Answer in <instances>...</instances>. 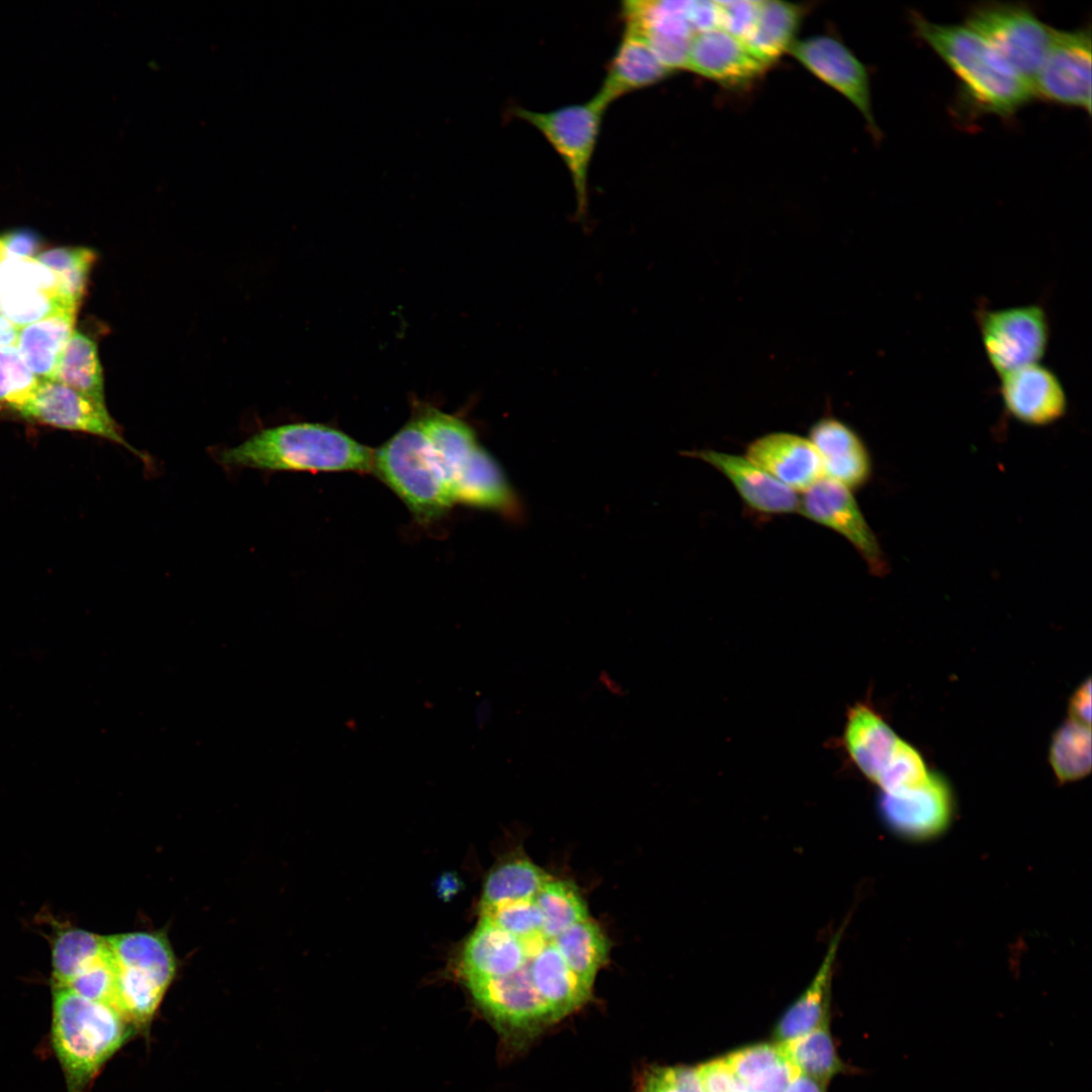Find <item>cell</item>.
Listing matches in <instances>:
<instances>
[{
    "label": "cell",
    "mask_w": 1092,
    "mask_h": 1092,
    "mask_svg": "<svg viewBox=\"0 0 1092 1092\" xmlns=\"http://www.w3.org/2000/svg\"><path fill=\"white\" fill-rule=\"evenodd\" d=\"M909 18L915 35L959 80L961 109L1010 117L1034 97L1031 84L968 25L935 23L915 11Z\"/></svg>",
    "instance_id": "1"
},
{
    "label": "cell",
    "mask_w": 1092,
    "mask_h": 1092,
    "mask_svg": "<svg viewBox=\"0 0 1092 1092\" xmlns=\"http://www.w3.org/2000/svg\"><path fill=\"white\" fill-rule=\"evenodd\" d=\"M217 460L237 468L366 473L372 470L373 451L333 427L294 423L262 430L224 448Z\"/></svg>",
    "instance_id": "2"
},
{
    "label": "cell",
    "mask_w": 1092,
    "mask_h": 1092,
    "mask_svg": "<svg viewBox=\"0 0 1092 1092\" xmlns=\"http://www.w3.org/2000/svg\"><path fill=\"white\" fill-rule=\"evenodd\" d=\"M134 1029L112 1005L55 987L52 1038L69 1092H81Z\"/></svg>",
    "instance_id": "3"
},
{
    "label": "cell",
    "mask_w": 1092,
    "mask_h": 1092,
    "mask_svg": "<svg viewBox=\"0 0 1092 1092\" xmlns=\"http://www.w3.org/2000/svg\"><path fill=\"white\" fill-rule=\"evenodd\" d=\"M372 470L420 523L436 522L454 505L430 443L415 415L373 452Z\"/></svg>",
    "instance_id": "4"
},
{
    "label": "cell",
    "mask_w": 1092,
    "mask_h": 1092,
    "mask_svg": "<svg viewBox=\"0 0 1092 1092\" xmlns=\"http://www.w3.org/2000/svg\"><path fill=\"white\" fill-rule=\"evenodd\" d=\"M607 106L592 99L549 111L515 107L513 113L536 128L554 149L569 172L576 199V216L588 207V172Z\"/></svg>",
    "instance_id": "5"
},
{
    "label": "cell",
    "mask_w": 1092,
    "mask_h": 1092,
    "mask_svg": "<svg viewBox=\"0 0 1092 1092\" xmlns=\"http://www.w3.org/2000/svg\"><path fill=\"white\" fill-rule=\"evenodd\" d=\"M966 21L1032 86L1054 33L1033 8L1023 3L985 2L972 7Z\"/></svg>",
    "instance_id": "6"
},
{
    "label": "cell",
    "mask_w": 1092,
    "mask_h": 1092,
    "mask_svg": "<svg viewBox=\"0 0 1092 1092\" xmlns=\"http://www.w3.org/2000/svg\"><path fill=\"white\" fill-rule=\"evenodd\" d=\"M985 356L998 374L1038 363L1051 338L1049 315L1043 306L1031 303L976 312Z\"/></svg>",
    "instance_id": "7"
},
{
    "label": "cell",
    "mask_w": 1092,
    "mask_h": 1092,
    "mask_svg": "<svg viewBox=\"0 0 1092 1092\" xmlns=\"http://www.w3.org/2000/svg\"><path fill=\"white\" fill-rule=\"evenodd\" d=\"M465 983L479 1008L513 1043H523L557 1022L527 965L505 976Z\"/></svg>",
    "instance_id": "8"
},
{
    "label": "cell",
    "mask_w": 1092,
    "mask_h": 1092,
    "mask_svg": "<svg viewBox=\"0 0 1092 1092\" xmlns=\"http://www.w3.org/2000/svg\"><path fill=\"white\" fill-rule=\"evenodd\" d=\"M1091 28H1054L1049 51L1032 81L1034 97L1091 112Z\"/></svg>",
    "instance_id": "9"
},
{
    "label": "cell",
    "mask_w": 1092,
    "mask_h": 1092,
    "mask_svg": "<svg viewBox=\"0 0 1092 1092\" xmlns=\"http://www.w3.org/2000/svg\"><path fill=\"white\" fill-rule=\"evenodd\" d=\"M16 413L33 423L101 437L146 459L125 441L104 403L59 381L40 379L33 396Z\"/></svg>",
    "instance_id": "10"
},
{
    "label": "cell",
    "mask_w": 1092,
    "mask_h": 1092,
    "mask_svg": "<svg viewBox=\"0 0 1092 1092\" xmlns=\"http://www.w3.org/2000/svg\"><path fill=\"white\" fill-rule=\"evenodd\" d=\"M789 54L818 80L846 98L862 115L873 135L880 136L872 109L869 73L850 49L832 35L816 34L797 39Z\"/></svg>",
    "instance_id": "11"
},
{
    "label": "cell",
    "mask_w": 1092,
    "mask_h": 1092,
    "mask_svg": "<svg viewBox=\"0 0 1092 1092\" xmlns=\"http://www.w3.org/2000/svg\"><path fill=\"white\" fill-rule=\"evenodd\" d=\"M799 512L844 537L873 574L883 575L889 571V564L876 535L850 489L843 484L824 476L804 491Z\"/></svg>",
    "instance_id": "12"
},
{
    "label": "cell",
    "mask_w": 1092,
    "mask_h": 1092,
    "mask_svg": "<svg viewBox=\"0 0 1092 1092\" xmlns=\"http://www.w3.org/2000/svg\"><path fill=\"white\" fill-rule=\"evenodd\" d=\"M999 394L1006 413L1031 427H1044L1063 419L1068 395L1059 376L1040 362L999 375Z\"/></svg>",
    "instance_id": "13"
},
{
    "label": "cell",
    "mask_w": 1092,
    "mask_h": 1092,
    "mask_svg": "<svg viewBox=\"0 0 1092 1092\" xmlns=\"http://www.w3.org/2000/svg\"><path fill=\"white\" fill-rule=\"evenodd\" d=\"M691 1H629L624 3L625 26L639 32L659 61L675 73L685 70L690 42L696 34Z\"/></svg>",
    "instance_id": "14"
},
{
    "label": "cell",
    "mask_w": 1092,
    "mask_h": 1092,
    "mask_svg": "<svg viewBox=\"0 0 1092 1092\" xmlns=\"http://www.w3.org/2000/svg\"><path fill=\"white\" fill-rule=\"evenodd\" d=\"M768 68L741 39L721 28L693 36L685 66V70L728 88L748 86Z\"/></svg>",
    "instance_id": "15"
},
{
    "label": "cell",
    "mask_w": 1092,
    "mask_h": 1092,
    "mask_svg": "<svg viewBox=\"0 0 1092 1092\" xmlns=\"http://www.w3.org/2000/svg\"><path fill=\"white\" fill-rule=\"evenodd\" d=\"M879 810L892 831L911 840H924L945 830L953 810L946 782L931 775L928 783L901 795L883 794Z\"/></svg>",
    "instance_id": "16"
},
{
    "label": "cell",
    "mask_w": 1092,
    "mask_h": 1092,
    "mask_svg": "<svg viewBox=\"0 0 1092 1092\" xmlns=\"http://www.w3.org/2000/svg\"><path fill=\"white\" fill-rule=\"evenodd\" d=\"M745 457L794 491H806L825 475L814 445L796 434L761 436L748 444Z\"/></svg>",
    "instance_id": "17"
},
{
    "label": "cell",
    "mask_w": 1092,
    "mask_h": 1092,
    "mask_svg": "<svg viewBox=\"0 0 1092 1092\" xmlns=\"http://www.w3.org/2000/svg\"><path fill=\"white\" fill-rule=\"evenodd\" d=\"M687 455L698 458L721 472L743 502L756 512L781 515L799 511L800 499L796 491L774 478L745 456L713 449L695 450L688 452Z\"/></svg>",
    "instance_id": "18"
},
{
    "label": "cell",
    "mask_w": 1092,
    "mask_h": 1092,
    "mask_svg": "<svg viewBox=\"0 0 1092 1092\" xmlns=\"http://www.w3.org/2000/svg\"><path fill=\"white\" fill-rule=\"evenodd\" d=\"M824 474L849 489L864 485L872 475V459L861 438L835 418H823L810 429Z\"/></svg>",
    "instance_id": "19"
},
{
    "label": "cell",
    "mask_w": 1092,
    "mask_h": 1092,
    "mask_svg": "<svg viewBox=\"0 0 1092 1092\" xmlns=\"http://www.w3.org/2000/svg\"><path fill=\"white\" fill-rule=\"evenodd\" d=\"M672 74L673 72L659 61L645 38L636 30L625 26L596 96L609 106L615 100L656 85Z\"/></svg>",
    "instance_id": "20"
},
{
    "label": "cell",
    "mask_w": 1092,
    "mask_h": 1092,
    "mask_svg": "<svg viewBox=\"0 0 1092 1092\" xmlns=\"http://www.w3.org/2000/svg\"><path fill=\"white\" fill-rule=\"evenodd\" d=\"M842 930L832 936L809 986L778 1021L774 1030L776 1042L789 1041L830 1022L832 978Z\"/></svg>",
    "instance_id": "21"
},
{
    "label": "cell",
    "mask_w": 1092,
    "mask_h": 1092,
    "mask_svg": "<svg viewBox=\"0 0 1092 1092\" xmlns=\"http://www.w3.org/2000/svg\"><path fill=\"white\" fill-rule=\"evenodd\" d=\"M527 965L521 941L486 919L466 941L461 960L464 981L500 977Z\"/></svg>",
    "instance_id": "22"
},
{
    "label": "cell",
    "mask_w": 1092,
    "mask_h": 1092,
    "mask_svg": "<svg viewBox=\"0 0 1092 1092\" xmlns=\"http://www.w3.org/2000/svg\"><path fill=\"white\" fill-rule=\"evenodd\" d=\"M899 737L871 706L858 703L847 713L843 741L850 759L875 782L891 758Z\"/></svg>",
    "instance_id": "23"
},
{
    "label": "cell",
    "mask_w": 1092,
    "mask_h": 1092,
    "mask_svg": "<svg viewBox=\"0 0 1092 1092\" xmlns=\"http://www.w3.org/2000/svg\"><path fill=\"white\" fill-rule=\"evenodd\" d=\"M534 986L547 1002L557 1021L582 1006L592 987L572 972L557 950L554 939L534 957L527 958Z\"/></svg>",
    "instance_id": "24"
},
{
    "label": "cell",
    "mask_w": 1092,
    "mask_h": 1092,
    "mask_svg": "<svg viewBox=\"0 0 1092 1092\" xmlns=\"http://www.w3.org/2000/svg\"><path fill=\"white\" fill-rule=\"evenodd\" d=\"M807 10V6L792 2L758 1L754 25L744 43L768 67L774 65L797 40Z\"/></svg>",
    "instance_id": "25"
},
{
    "label": "cell",
    "mask_w": 1092,
    "mask_h": 1092,
    "mask_svg": "<svg viewBox=\"0 0 1092 1092\" xmlns=\"http://www.w3.org/2000/svg\"><path fill=\"white\" fill-rule=\"evenodd\" d=\"M76 313H56L20 328L16 347L39 379H54L61 355L75 332Z\"/></svg>",
    "instance_id": "26"
},
{
    "label": "cell",
    "mask_w": 1092,
    "mask_h": 1092,
    "mask_svg": "<svg viewBox=\"0 0 1092 1092\" xmlns=\"http://www.w3.org/2000/svg\"><path fill=\"white\" fill-rule=\"evenodd\" d=\"M114 963L142 971L169 987L176 971L170 943L160 932H128L105 936Z\"/></svg>",
    "instance_id": "27"
},
{
    "label": "cell",
    "mask_w": 1092,
    "mask_h": 1092,
    "mask_svg": "<svg viewBox=\"0 0 1092 1092\" xmlns=\"http://www.w3.org/2000/svg\"><path fill=\"white\" fill-rule=\"evenodd\" d=\"M53 981L65 986L83 969L106 953V937L85 929L55 924L51 937Z\"/></svg>",
    "instance_id": "28"
},
{
    "label": "cell",
    "mask_w": 1092,
    "mask_h": 1092,
    "mask_svg": "<svg viewBox=\"0 0 1092 1092\" xmlns=\"http://www.w3.org/2000/svg\"><path fill=\"white\" fill-rule=\"evenodd\" d=\"M787 1060L805 1074L823 1085H828L837 1074L848 1073L850 1068L839 1058L830 1032V1022L816 1029L780 1043Z\"/></svg>",
    "instance_id": "29"
},
{
    "label": "cell",
    "mask_w": 1092,
    "mask_h": 1092,
    "mask_svg": "<svg viewBox=\"0 0 1092 1092\" xmlns=\"http://www.w3.org/2000/svg\"><path fill=\"white\" fill-rule=\"evenodd\" d=\"M104 403V379L96 343L75 331L67 343L54 379Z\"/></svg>",
    "instance_id": "30"
},
{
    "label": "cell",
    "mask_w": 1092,
    "mask_h": 1092,
    "mask_svg": "<svg viewBox=\"0 0 1092 1092\" xmlns=\"http://www.w3.org/2000/svg\"><path fill=\"white\" fill-rule=\"evenodd\" d=\"M554 944L569 969L593 986L610 950L609 940L601 927L587 918L557 935Z\"/></svg>",
    "instance_id": "31"
},
{
    "label": "cell",
    "mask_w": 1092,
    "mask_h": 1092,
    "mask_svg": "<svg viewBox=\"0 0 1092 1092\" xmlns=\"http://www.w3.org/2000/svg\"><path fill=\"white\" fill-rule=\"evenodd\" d=\"M79 305L32 283L0 284V313L19 329L56 313L77 311Z\"/></svg>",
    "instance_id": "32"
},
{
    "label": "cell",
    "mask_w": 1092,
    "mask_h": 1092,
    "mask_svg": "<svg viewBox=\"0 0 1092 1092\" xmlns=\"http://www.w3.org/2000/svg\"><path fill=\"white\" fill-rule=\"evenodd\" d=\"M525 857H515L494 868L486 878L480 907L533 898L550 879Z\"/></svg>",
    "instance_id": "33"
},
{
    "label": "cell",
    "mask_w": 1092,
    "mask_h": 1092,
    "mask_svg": "<svg viewBox=\"0 0 1092 1092\" xmlns=\"http://www.w3.org/2000/svg\"><path fill=\"white\" fill-rule=\"evenodd\" d=\"M115 967L112 1005L135 1028L144 1026L153 1018L167 988L142 971Z\"/></svg>",
    "instance_id": "34"
},
{
    "label": "cell",
    "mask_w": 1092,
    "mask_h": 1092,
    "mask_svg": "<svg viewBox=\"0 0 1092 1092\" xmlns=\"http://www.w3.org/2000/svg\"><path fill=\"white\" fill-rule=\"evenodd\" d=\"M1052 768L1061 783L1086 777L1091 770V729L1066 721L1053 735L1049 751Z\"/></svg>",
    "instance_id": "35"
},
{
    "label": "cell",
    "mask_w": 1092,
    "mask_h": 1092,
    "mask_svg": "<svg viewBox=\"0 0 1092 1092\" xmlns=\"http://www.w3.org/2000/svg\"><path fill=\"white\" fill-rule=\"evenodd\" d=\"M543 917V932L555 938L571 925L589 918L585 902L571 882L549 879L534 897Z\"/></svg>",
    "instance_id": "36"
},
{
    "label": "cell",
    "mask_w": 1092,
    "mask_h": 1092,
    "mask_svg": "<svg viewBox=\"0 0 1092 1092\" xmlns=\"http://www.w3.org/2000/svg\"><path fill=\"white\" fill-rule=\"evenodd\" d=\"M96 258L93 250L83 247L52 249L35 257L57 275L63 292L79 304Z\"/></svg>",
    "instance_id": "37"
},
{
    "label": "cell",
    "mask_w": 1092,
    "mask_h": 1092,
    "mask_svg": "<svg viewBox=\"0 0 1092 1092\" xmlns=\"http://www.w3.org/2000/svg\"><path fill=\"white\" fill-rule=\"evenodd\" d=\"M930 777L920 753L899 739L891 758L874 783L882 789L883 794L901 795L922 788Z\"/></svg>",
    "instance_id": "38"
},
{
    "label": "cell",
    "mask_w": 1092,
    "mask_h": 1092,
    "mask_svg": "<svg viewBox=\"0 0 1092 1092\" xmlns=\"http://www.w3.org/2000/svg\"><path fill=\"white\" fill-rule=\"evenodd\" d=\"M40 379L16 346L0 347V404L17 412L33 396Z\"/></svg>",
    "instance_id": "39"
},
{
    "label": "cell",
    "mask_w": 1092,
    "mask_h": 1092,
    "mask_svg": "<svg viewBox=\"0 0 1092 1092\" xmlns=\"http://www.w3.org/2000/svg\"><path fill=\"white\" fill-rule=\"evenodd\" d=\"M534 897L480 907V918L488 920L518 938L535 935L543 930L544 921Z\"/></svg>",
    "instance_id": "40"
},
{
    "label": "cell",
    "mask_w": 1092,
    "mask_h": 1092,
    "mask_svg": "<svg viewBox=\"0 0 1092 1092\" xmlns=\"http://www.w3.org/2000/svg\"><path fill=\"white\" fill-rule=\"evenodd\" d=\"M736 1078L747 1088L775 1065L786 1060L778 1042H760L735 1050L723 1057Z\"/></svg>",
    "instance_id": "41"
},
{
    "label": "cell",
    "mask_w": 1092,
    "mask_h": 1092,
    "mask_svg": "<svg viewBox=\"0 0 1092 1092\" xmlns=\"http://www.w3.org/2000/svg\"><path fill=\"white\" fill-rule=\"evenodd\" d=\"M115 976L116 967L108 950L78 973L63 988L87 999L112 1005Z\"/></svg>",
    "instance_id": "42"
},
{
    "label": "cell",
    "mask_w": 1092,
    "mask_h": 1092,
    "mask_svg": "<svg viewBox=\"0 0 1092 1092\" xmlns=\"http://www.w3.org/2000/svg\"><path fill=\"white\" fill-rule=\"evenodd\" d=\"M757 4L756 0L717 1L720 28L744 42L753 28Z\"/></svg>",
    "instance_id": "43"
},
{
    "label": "cell",
    "mask_w": 1092,
    "mask_h": 1092,
    "mask_svg": "<svg viewBox=\"0 0 1092 1092\" xmlns=\"http://www.w3.org/2000/svg\"><path fill=\"white\" fill-rule=\"evenodd\" d=\"M696 1071L703 1092H747L724 1058L705 1062Z\"/></svg>",
    "instance_id": "44"
},
{
    "label": "cell",
    "mask_w": 1092,
    "mask_h": 1092,
    "mask_svg": "<svg viewBox=\"0 0 1092 1092\" xmlns=\"http://www.w3.org/2000/svg\"><path fill=\"white\" fill-rule=\"evenodd\" d=\"M799 1073L797 1068L786 1059L764 1072L746 1089L748 1092H786Z\"/></svg>",
    "instance_id": "45"
},
{
    "label": "cell",
    "mask_w": 1092,
    "mask_h": 1092,
    "mask_svg": "<svg viewBox=\"0 0 1092 1092\" xmlns=\"http://www.w3.org/2000/svg\"><path fill=\"white\" fill-rule=\"evenodd\" d=\"M0 244L6 257L27 259L38 252L40 239L30 231L20 230L1 237Z\"/></svg>",
    "instance_id": "46"
},
{
    "label": "cell",
    "mask_w": 1092,
    "mask_h": 1092,
    "mask_svg": "<svg viewBox=\"0 0 1092 1092\" xmlns=\"http://www.w3.org/2000/svg\"><path fill=\"white\" fill-rule=\"evenodd\" d=\"M638 1092L686 1091L676 1082L671 1067H654L641 1077Z\"/></svg>",
    "instance_id": "47"
},
{
    "label": "cell",
    "mask_w": 1092,
    "mask_h": 1092,
    "mask_svg": "<svg viewBox=\"0 0 1092 1092\" xmlns=\"http://www.w3.org/2000/svg\"><path fill=\"white\" fill-rule=\"evenodd\" d=\"M1069 712L1072 720L1091 726V680L1089 678L1072 695Z\"/></svg>",
    "instance_id": "48"
},
{
    "label": "cell",
    "mask_w": 1092,
    "mask_h": 1092,
    "mask_svg": "<svg viewBox=\"0 0 1092 1092\" xmlns=\"http://www.w3.org/2000/svg\"><path fill=\"white\" fill-rule=\"evenodd\" d=\"M786 1092H826V1085L799 1073L792 1080Z\"/></svg>",
    "instance_id": "49"
},
{
    "label": "cell",
    "mask_w": 1092,
    "mask_h": 1092,
    "mask_svg": "<svg viewBox=\"0 0 1092 1092\" xmlns=\"http://www.w3.org/2000/svg\"><path fill=\"white\" fill-rule=\"evenodd\" d=\"M19 330L0 313V347L16 346Z\"/></svg>",
    "instance_id": "50"
},
{
    "label": "cell",
    "mask_w": 1092,
    "mask_h": 1092,
    "mask_svg": "<svg viewBox=\"0 0 1092 1092\" xmlns=\"http://www.w3.org/2000/svg\"><path fill=\"white\" fill-rule=\"evenodd\" d=\"M748 1092V1091H747Z\"/></svg>",
    "instance_id": "51"
}]
</instances>
